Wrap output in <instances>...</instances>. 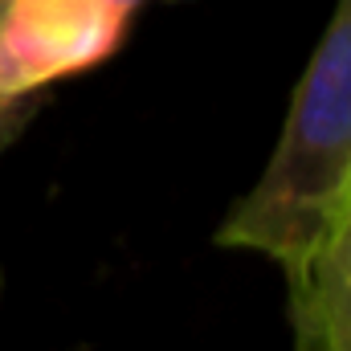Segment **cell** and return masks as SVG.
Masks as SVG:
<instances>
[{
    "instance_id": "1",
    "label": "cell",
    "mask_w": 351,
    "mask_h": 351,
    "mask_svg": "<svg viewBox=\"0 0 351 351\" xmlns=\"http://www.w3.org/2000/svg\"><path fill=\"white\" fill-rule=\"evenodd\" d=\"M351 184V0L331 21L294 86L262 176L217 225V245L262 254L286 274L306 262Z\"/></svg>"
},
{
    "instance_id": "2",
    "label": "cell",
    "mask_w": 351,
    "mask_h": 351,
    "mask_svg": "<svg viewBox=\"0 0 351 351\" xmlns=\"http://www.w3.org/2000/svg\"><path fill=\"white\" fill-rule=\"evenodd\" d=\"M139 0H0V94L33 98L106 62Z\"/></svg>"
},
{
    "instance_id": "5",
    "label": "cell",
    "mask_w": 351,
    "mask_h": 351,
    "mask_svg": "<svg viewBox=\"0 0 351 351\" xmlns=\"http://www.w3.org/2000/svg\"><path fill=\"white\" fill-rule=\"evenodd\" d=\"M0 286H4V278H0Z\"/></svg>"
},
{
    "instance_id": "4",
    "label": "cell",
    "mask_w": 351,
    "mask_h": 351,
    "mask_svg": "<svg viewBox=\"0 0 351 351\" xmlns=\"http://www.w3.org/2000/svg\"><path fill=\"white\" fill-rule=\"evenodd\" d=\"M33 114V98H4L0 94V152L21 135V127Z\"/></svg>"
},
{
    "instance_id": "3",
    "label": "cell",
    "mask_w": 351,
    "mask_h": 351,
    "mask_svg": "<svg viewBox=\"0 0 351 351\" xmlns=\"http://www.w3.org/2000/svg\"><path fill=\"white\" fill-rule=\"evenodd\" d=\"M286 286L298 351H351V184Z\"/></svg>"
}]
</instances>
